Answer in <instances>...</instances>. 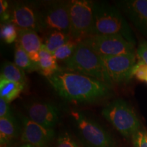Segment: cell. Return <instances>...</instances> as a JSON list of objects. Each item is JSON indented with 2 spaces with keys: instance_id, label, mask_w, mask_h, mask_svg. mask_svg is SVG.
<instances>
[{
  "instance_id": "1",
  "label": "cell",
  "mask_w": 147,
  "mask_h": 147,
  "mask_svg": "<svg viewBox=\"0 0 147 147\" xmlns=\"http://www.w3.org/2000/svg\"><path fill=\"white\" fill-rule=\"evenodd\" d=\"M48 81L59 96L70 102L94 103L112 94L111 86L82 74L60 69Z\"/></svg>"
},
{
  "instance_id": "2",
  "label": "cell",
  "mask_w": 147,
  "mask_h": 147,
  "mask_svg": "<svg viewBox=\"0 0 147 147\" xmlns=\"http://www.w3.org/2000/svg\"><path fill=\"white\" fill-rule=\"evenodd\" d=\"M93 14L90 36L119 35L136 45L131 27L118 8L104 1H93Z\"/></svg>"
},
{
  "instance_id": "3",
  "label": "cell",
  "mask_w": 147,
  "mask_h": 147,
  "mask_svg": "<svg viewBox=\"0 0 147 147\" xmlns=\"http://www.w3.org/2000/svg\"><path fill=\"white\" fill-rule=\"evenodd\" d=\"M63 64L65 70L92 77L111 87L114 84L102 58L83 42H78L74 54Z\"/></svg>"
},
{
  "instance_id": "4",
  "label": "cell",
  "mask_w": 147,
  "mask_h": 147,
  "mask_svg": "<svg viewBox=\"0 0 147 147\" xmlns=\"http://www.w3.org/2000/svg\"><path fill=\"white\" fill-rule=\"evenodd\" d=\"M103 117L123 136L129 138L140 129V121L133 108L123 99L108 103L103 108Z\"/></svg>"
},
{
  "instance_id": "5",
  "label": "cell",
  "mask_w": 147,
  "mask_h": 147,
  "mask_svg": "<svg viewBox=\"0 0 147 147\" xmlns=\"http://www.w3.org/2000/svg\"><path fill=\"white\" fill-rule=\"evenodd\" d=\"M78 138L85 147H115L113 137L98 123L80 111L71 112Z\"/></svg>"
},
{
  "instance_id": "6",
  "label": "cell",
  "mask_w": 147,
  "mask_h": 147,
  "mask_svg": "<svg viewBox=\"0 0 147 147\" xmlns=\"http://www.w3.org/2000/svg\"><path fill=\"white\" fill-rule=\"evenodd\" d=\"M93 1L89 0L69 1V36L71 40L81 42L90 36L93 21Z\"/></svg>"
},
{
  "instance_id": "7",
  "label": "cell",
  "mask_w": 147,
  "mask_h": 147,
  "mask_svg": "<svg viewBox=\"0 0 147 147\" xmlns=\"http://www.w3.org/2000/svg\"><path fill=\"white\" fill-rule=\"evenodd\" d=\"M38 8L42 31H59L69 35V1H51Z\"/></svg>"
},
{
  "instance_id": "8",
  "label": "cell",
  "mask_w": 147,
  "mask_h": 147,
  "mask_svg": "<svg viewBox=\"0 0 147 147\" xmlns=\"http://www.w3.org/2000/svg\"><path fill=\"white\" fill-rule=\"evenodd\" d=\"M101 57L136 53L135 45L119 35L90 36L82 40Z\"/></svg>"
},
{
  "instance_id": "9",
  "label": "cell",
  "mask_w": 147,
  "mask_h": 147,
  "mask_svg": "<svg viewBox=\"0 0 147 147\" xmlns=\"http://www.w3.org/2000/svg\"><path fill=\"white\" fill-rule=\"evenodd\" d=\"M113 84H123L133 77V69L136 63V54H123L102 57Z\"/></svg>"
},
{
  "instance_id": "10",
  "label": "cell",
  "mask_w": 147,
  "mask_h": 147,
  "mask_svg": "<svg viewBox=\"0 0 147 147\" xmlns=\"http://www.w3.org/2000/svg\"><path fill=\"white\" fill-rule=\"evenodd\" d=\"M11 23L18 29L42 32L39 21V8L36 3L18 1L11 7Z\"/></svg>"
},
{
  "instance_id": "11",
  "label": "cell",
  "mask_w": 147,
  "mask_h": 147,
  "mask_svg": "<svg viewBox=\"0 0 147 147\" xmlns=\"http://www.w3.org/2000/svg\"><path fill=\"white\" fill-rule=\"evenodd\" d=\"M55 130L44 127L31 120L22 117L21 141L34 147H47L55 137Z\"/></svg>"
},
{
  "instance_id": "12",
  "label": "cell",
  "mask_w": 147,
  "mask_h": 147,
  "mask_svg": "<svg viewBox=\"0 0 147 147\" xmlns=\"http://www.w3.org/2000/svg\"><path fill=\"white\" fill-rule=\"evenodd\" d=\"M28 117L44 127L54 129L59 120V111L50 102H34L27 106Z\"/></svg>"
},
{
  "instance_id": "13",
  "label": "cell",
  "mask_w": 147,
  "mask_h": 147,
  "mask_svg": "<svg viewBox=\"0 0 147 147\" xmlns=\"http://www.w3.org/2000/svg\"><path fill=\"white\" fill-rule=\"evenodd\" d=\"M117 5L134 27L147 38V0L119 1Z\"/></svg>"
},
{
  "instance_id": "14",
  "label": "cell",
  "mask_w": 147,
  "mask_h": 147,
  "mask_svg": "<svg viewBox=\"0 0 147 147\" xmlns=\"http://www.w3.org/2000/svg\"><path fill=\"white\" fill-rule=\"evenodd\" d=\"M16 42L26 51L33 61L36 63L39 62V52L43 45V42L38 32L31 29H18Z\"/></svg>"
},
{
  "instance_id": "15",
  "label": "cell",
  "mask_w": 147,
  "mask_h": 147,
  "mask_svg": "<svg viewBox=\"0 0 147 147\" xmlns=\"http://www.w3.org/2000/svg\"><path fill=\"white\" fill-rule=\"evenodd\" d=\"M39 62L38 63L40 73L47 77V78L53 76L61 69L59 67L56 59L44 45H42L39 52Z\"/></svg>"
},
{
  "instance_id": "16",
  "label": "cell",
  "mask_w": 147,
  "mask_h": 147,
  "mask_svg": "<svg viewBox=\"0 0 147 147\" xmlns=\"http://www.w3.org/2000/svg\"><path fill=\"white\" fill-rule=\"evenodd\" d=\"M18 134V125L14 117L0 118V144L1 146H8Z\"/></svg>"
},
{
  "instance_id": "17",
  "label": "cell",
  "mask_w": 147,
  "mask_h": 147,
  "mask_svg": "<svg viewBox=\"0 0 147 147\" xmlns=\"http://www.w3.org/2000/svg\"><path fill=\"white\" fill-rule=\"evenodd\" d=\"M0 77L21 84L25 88L27 87V80L25 71L12 62L6 61L3 64Z\"/></svg>"
},
{
  "instance_id": "18",
  "label": "cell",
  "mask_w": 147,
  "mask_h": 147,
  "mask_svg": "<svg viewBox=\"0 0 147 147\" xmlns=\"http://www.w3.org/2000/svg\"><path fill=\"white\" fill-rule=\"evenodd\" d=\"M25 87L0 77V97L3 98L8 103H10L19 96Z\"/></svg>"
},
{
  "instance_id": "19",
  "label": "cell",
  "mask_w": 147,
  "mask_h": 147,
  "mask_svg": "<svg viewBox=\"0 0 147 147\" xmlns=\"http://www.w3.org/2000/svg\"><path fill=\"white\" fill-rule=\"evenodd\" d=\"M14 63L27 72L39 71L38 63H35L31 59L26 51L16 42L14 50Z\"/></svg>"
},
{
  "instance_id": "20",
  "label": "cell",
  "mask_w": 147,
  "mask_h": 147,
  "mask_svg": "<svg viewBox=\"0 0 147 147\" xmlns=\"http://www.w3.org/2000/svg\"><path fill=\"white\" fill-rule=\"evenodd\" d=\"M71 40L69 35L59 31H53L49 32L43 40V45L47 50L53 53L57 49Z\"/></svg>"
},
{
  "instance_id": "21",
  "label": "cell",
  "mask_w": 147,
  "mask_h": 147,
  "mask_svg": "<svg viewBox=\"0 0 147 147\" xmlns=\"http://www.w3.org/2000/svg\"><path fill=\"white\" fill-rule=\"evenodd\" d=\"M78 42L71 40L70 41L67 42L65 45L57 49L53 53V56L55 57L57 61H65V60L71 57V55L74 54L77 47V45H78Z\"/></svg>"
},
{
  "instance_id": "22",
  "label": "cell",
  "mask_w": 147,
  "mask_h": 147,
  "mask_svg": "<svg viewBox=\"0 0 147 147\" xmlns=\"http://www.w3.org/2000/svg\"><path fill=\"white\" fill-rule=\"evenodd\" d=\"M1 38L6 44H12L17 40L18 29L11 22L1 23Z\"/></svg>"
},
{
  "instance_id": "23",
  "label": "cell",
  "mask_w": 147,
  "mask_h": 147,
  "mask_svg": "<svg viewBox=\"0 0 147 147\" xmlns=\"http://www.w3.org/2000/svg\"><path fill=\"white\" fill-rule=\"evenodd\" d=\"M133 77L141 82H147V65L139 61L133 69Z\"/></svg>"
},
{
  "instance_id": "24",
  "label": "cell",
  "mask_w": 147,
  "mask_h": 147,
  "mask_svg": "<svg viewBox=\"0 0 147 147\" xmlns=\"http://www.w3.org/2000/svg\"><path fill=\"white\" fill-rule=\"evenodd\" d=\"M56 147H80L78 142L67 132L61 133L58 137Z\"/></svg>"
},
{
  "instance_id": "25",
  "label": "cell",
  "mask_w": 147,
  "mask_h": 147,
  "mask_svg": "<svg viewBox=\"0 0 147 147\" xmlns=\"http://www.w3.org/2000/svg\"><path fill=\"white\" fill-rule=\"evenodd\" d=\"M134 147H147V131L140 129L131 138Z\"/></svg>"
},
{
  "instance_id": "26",
  "label": "cell",
  "mask_w": 147,
  "mask_h": 147,
  "mask_svg": "<svg viewBox=\"0 0 147 147\" xmlns=\"http://www.w3.org/2000/svg\"><path fill=\"white\" fill-rule=\"evenodd\" d=\"M0 17L3 23L10 21L11 8L9 6V3L5 0L0 1Z\"/></svg>"
},
{
  "instance_id": "27",
  "label": "cell",
  "mask_w": 147,
  "mask_h": 147,
  "mask_svg": "<svg viewBox=\"0 0 147 147\" xmlns=\"http://www.w3.org/2000/svg\"><path fill=\"white\" fill-rule=\"evenodd\" d=\"M136 54L139 61L147 65V41H143L140 43Z\"/></svg>"
},
{
  "instance_id": "28",
  "label": "cell",
  "mask_w": 147,
  "mask_h": 147,
  "mask_svg": "<svg viewBox=\"0 0 147 147\" xmlns=\"http://www.w3.org/2000/svg\"><path fill=\"white\" fill-rule=\"evenodd\" d=\"M14 117L9 103L0 97V118H9Z\"/></svg>"
},
{
  "instance_id": "29",
  "label": "cell",
  "mask_w": 147,
  "mask_h": 147,
  "mask_svg": "<svg viewBox=\"0 0 147 147\" xmlns=\"http://www.w3.org/2000/svg\"><path fill=\"white\" fill-rule=\"evenodd\" d=\"M19 147H34V146H32V145L28 144H24L23 145H21V146Z\"/></svg>"
},
{
  "instance_id": "30",
  "label": "cell",
  "mask_w": 147,
  "mask_h": 147,
  "mask_svg": "<svg viewBox=\"0 0 147 147\" xmlns=\"http://www.w3.org/2000/svg\"><path fill=\"white\" fill-rule=\"evenodd\" d=\"M146 83H147V82H146Z\"/></svg>"
}]
</instances>
